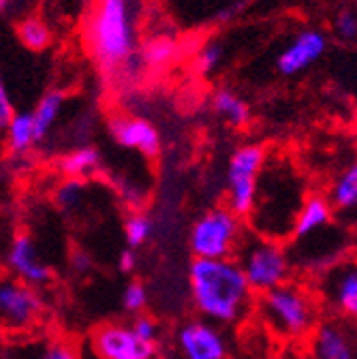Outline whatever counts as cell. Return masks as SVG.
<instances>
[{
    "instance_id": "cell-30",
    "label": "cell",
    "mask_w": 357,
    "mask_h": 359,
    "mask_svg": "<svg viewBox=\"0 0 357 359\" xmlns=\"http://www.w3.org/2000/svg\"><path fill=\"white\" fill-rule=\"evenodd\" d=\"M130 330H133V334H135L140 340H144V342H152V344H154L156 334H159V325L154 323V319L144 317V314H140V317L130 323Z\"/></svg>"
},
{
    "instance_id": "cell-32",
    "label": "cell",
    "mask_w": 357,
    "mask_h": 359,
    "mask_svg": "<svg viewBox=\"0 0 357 359\" xmlns=\"http://www.w3.org/2000/svg\"><path fill=\"white\" fill-rule=\"evenodd\" d=\"M118 265H120V272H124V274L135 272V267H137V257H135V252H133V248L122 250Z\"/></svg>"
},
{
    "instance_id": "cell-24",
    "label": "cell",
    "mask_w": 357,
    "mask_h": 359,
    "mask_svg": "<svg viewBox=\"0 0 357 359\" xmlns=\"http://www.w3.org/2000/svg\"><path fill=\"white\" fill-rule=\"evenodd\" d=\"M154 231V222L148 214H142V212H135L130 214L124 222V238H126V244L128 248H140L144 246L150 236Z\"/></svg>"
},
{
    "instance_id": "cell-9",
    "label": "cell",
    "mask_w": 357,
    "mask_h": 359,
    "mask_svg": "<svg viewBox=\"0 0 357 359\" xmlns=\"http://www.w3.org/2000/svg\"><path fill=\"white\" fill-rule=\"evenodd\" d=\"M319 295L340 319L357 314V267L353 259H342L319 274Z\"/></svg>"
},
{
    "instance_id": "cell-16",
    "label": "cell",
    "mask_w": 357,
    "mask_h": 359,
    "mask_svg": "<svg viewBox=\"0 0 357 359\" xmlns=\"http://www.w3.org/2000/svg\"><path fill=\"white\" fill-rule=\"evenodd\" d=\"M336 220V212L332 210L328 197L321 195H310L302 201L295 220H293V229L289 240H297L304 238L317 229H323L328 224H332Z\"/></svg>"
},
{
    "instance_id": "cell-34",
    "label": "cell",
    "mask_w": 357,
    "mask_h": 359,
    "mask_svg": "<svg viewBox=\"0 0 357 359\" xmlns=\"http://www.w3.org/2000/svg\"><path fill=\"white\" fill-rule=\"evenodd\" d=\"M73 265L77 272H86L88 267H90V257H86V255H75L73 257Z\"/></svg>"
},
{
    "instance_id": "cell-2",
    "label": "cell",
    "mask_w": 357,
    "mask_h": 359,
    "mask_svg": "<svg viewBox=\"0 0 357 359\" xmlns=\"http://www.w3.org/2000/svg\"><path fill=\"white\" fill-rule=\"evenodd\" d=\"M195 308L210 323H236L252 304V291L236 259H195L189 267Z\"/></svg>"
},
{
    "instance_id": "cell-18",
    "label": "cell",
    "mask_w": 357,
    "mask_h": 359,
    "mask_svg": "<svg viewBox=\"0 0 357 359\" xmlns=\"http://www.w3.org/2000/svg\"><path fill=\"white\" fill-rule=\"evenodd\" d=\"M212 109L222 122H227L234 128H244L250 122L248 103L229 88L216 90L214 97H212Z\"/></svg>"
},
{
    "instance_id": "cell-7",
    "label": "cell",
    "mask_w": 357,
    "mask_h": 359,
    "mask_svg": "<svg viewBox=\"0 0 357 359\" xmlns=\"http://www.w3.org/2000/svg\"><path fill=\"white\" fill-rule=\"evenodd\" d=\"M265 167L263 146L248 144L238 148L227 167V208L240 218L248 216L257 195V180Z\"/></svg>"
},
{
    "instance_id": "cell-27",
    "label": "cell",
    "mask_w": 357,
    "mask_h": 359,
    "mask_svg": "<svg viewBox=\"0 0 357 359\" xmlns=\"http://www.w3.org/2000/svg\"><path fill=\"white\" fill-rule=\"evenodd\" d=\"M122 304L128 312H142L148 304V289L142 283H130L124 289Z\"/></svg>"
},
{
    "instance_id": "cell-17",
    "label": "cell",
    "mask_w": 357,
    "mask_h": 359,
    "mask_svg": "<svg viewBox=\"0 0 357 359\" xmlns=\"http://www.w3.org/2000/svg\"><path fill=\"white\" fill-rule=\"evenodd\" d=\"M62 107H65V95L60 93V90H50V93H46L39 99L36 107L30 111L36 144L46 140L50 135V130L56 126V122L62 114Z\"/></svg>"
},
{
    "instance_id": "cell-22",
    "label": "cell",
    "mask_w": 357,
    "mask_h": 359,
    "mask_svg": "<svg viewBox=\"0 0 357 359\" xmlns=\"http://www.w3.org/2000/svg\"><path fill=\"white\" fill-rule=\"evenodd\" d=\"M18 36L30 52H43L52 43L50 26L39 18H26L18 24Z\"/></svg>"
},
{
    "instance_id": "cell-28",
    "label": "cell",
    "mask_w": 357,
    "mask_h": 359,
    "mask_svg": "<svg viewBox=\"0 0 357 359\" xmlns=\"http://www.w3.org/2000/svg\"><path fill=\"white\" fill-rule=\"evenodd\" d=\"M334 30L342 41H355L357 36V15L353 9H342L334 20Z\"/></svg>"
},
{
    "instance_id": "cell-26",
    "label": "cell",
    "mask_w": 357,
    "mask_h": 359,
    "mask_svg": "<svg viewBox=\"0 0 357 359\" xmlns=\"http://www.w3.org/2000/svg\"><path fill=\"white\" fill-rule=\"evenodd\" d=\"M86 184L83 180H75V177H67L65 182L58 187L56 191V203L65 210H71L75 205H79L81 197H83Z\"/></svg>"
},
{
    "instance_id": "cell-31",
    "label": "cell",
    "mask_w": 357,
    "mask_h": 359,
    "mask_svg": "<svg viewBox=\"0 0 357 359\" xmlns=\"http://www.w3.org/2000/svg\"><path fill=\"white\" fill-rule=\"evenodd\" d=\"M15 114V107H13V99L9 95V88L3 79V75H0V130H5L7 124L11 122Z\"/></svg>"
},
{
    "instance_id": "cell-33",
    "label": "cell",
    "mask_w": 357,
    "mask_h": 359,
    "mask_svg": "<svg viewBox=\"0 0 357 359\" xmlns=\"http://www.w3.org/2000/svg\"><path fill=\"white\" fill-rule=\"evenodd\" d=\"M242 7H244V0H240V3H236L231 7H225V9L218 13V22H229V20L238 18V13L242 11Z\"/></svg>"
},
{
    "instance_id": "cell-11",
    "label": "cell",
    "mask_w": 357,
    "mask_h": 359,
    "mask_svg": "<svg viewBox=\"0 0 357 359\" xmlns=\"http://www.w3.org/2000/svg\"><path fill=\"white\" fill-rule=\"evenodd\" d=\"M328 52V36L317 28L299 30L276 58V71L283 77H295L317 65Z\"/></svg>"
},
{
    "instance_id": "cell-19",
    "label": "cell",
    "mask_w": 357,
    "mask_h": 359,
    "mask_svg": "<svg viewBox=\"0 0 357 359\" xmlns=\"http://www.w3.org/2000/svg\"><path fill=\"white\" fill-rule=\"evenodd\" d=\"M99 167H101V154L93 146L75 148L60 158V171L67 177H75V180H86L95 175Z\"/></svg>"
},
{
    "instance_id": "cell-1",
    "label": "cell",
    "mask_w": 357,
    "mask_h": 359,
    "mask_svg": "<svg viewBox=\"0 0 357 359\" xmlns=\"http://www.w3.org/2000/svg\"><path fill=\"white\" fill-rule=\"evenodd\" d=\"M86 43L105 77L130 73L137 60V0H97L88 18Z\"/></svg>"
},
{
    "instance_id": "cell-8",
    "label": "cell",
    "mask_w": 357,
    "mask_h": 359,
    "mask_svg": "<svg viewBox=\"0 0 357 359\" xmlns=\"http://www.w3.org/2000/svg\"><path fill=\"white\" fill-rule=\"evenodd\" d=\"M43 312L39 293L9 276H0V327L9 332H24L32 327Z\"/></svg>"
},
{
    "instance_id": "cell-12",
    "label": "cell",
    "mask_w": 357,
    "mask_h": 359,
    "mask_svg": "<svg viewBox=\"0 0 357 359\" xmlns=\"http://www.w3.org/2000/svg\"><path fill=\"white\" fill-rule=\"evenodd\" d=\"M177 348L184 359H227V340L210 321H191L177 330Z\"/></svg>"
},
{
    "instance_id": "cell-21",
    "label": "cell",
    "mask_w": 357,
    "mask_h": 359,
    "mask_svg": "<svg viewBox=\"0 0 357 359\" xmlns=\"http://www.w3.org/2000/svg\"><path fill=\"white\" fill-rule=\"evenodd\" d=\"M5 133H7V146L13 154H26L36 144L30 111H15Z\"/></svg>"
},
{
    "instance_id": "cell-14",
    "label": "cell",
    "mask_w": 357,
    "mask_h": 359,
    "mask_svg": "<svg viewBox=\"0 0 357 359\" xmlns=\"http://www.w3.org/2000/svg\"><path fill=\"white\" fill-rule=\"evenodd\" d=\"M109 133L118 146L135 150L146 158L161 154V135L156 126L137 116H116L109 120Z\"/></svg>"
},
{
    "instance_id": "cell-13",
    "label": "cell",
    "mask_w": 357,
    "mask_h": 359,
    "mask_svg": "<svg viewBox=\"0 0 357 359\" xmlns=\"http://www.w3.org/2000/svg\"><path fill=\"white\" fill-rule=\"evenodd\" d=\"M312 359H355V336L351 323L344 319H330L317 323L310 332Z\"/></svg>"
},
{
    "instance_id": "cell-20",
    "label": "cell",
    "mask_w": 357,
    "mask_h": 359,
    "mask_svg": "<svg viewBox=\"0 0 357 359\" xmlns=\"http://www.w3.org/2000/svg\"><path fill=\"white\" fill-rule=\"evenodd\" d=\"M330 205L334 212L340 214H353L357 208V167L351 165L346 167L332 184L330 197H328Z\"/></svg>"
},
{
    "instance_id": "cell-3",
    "label": "cell",
    "mask_w": 357,
    "mask_h": 359,
    "mask_svg": "<svg viewBox=\"0 0 357 359\" xmlns=\"http://www.w3.org/2000/svg\"><path fill=\"white\" fill-rule=\"evenodd\" d=\"M259 317L263 325L281 338H304L319 323V302L315 293L297 283H285L261 293Z\"/></svg>"
},
{
    "instance_id": "cell-23",
    "label": "cell",
    "mask_w": 357,
    "mask_h": 359,
    "mask_svg": "<svg viewBox=\"0 0 357 359\" xmlns=\"http://www.w3.org/2000/svg\"><path fill=\"white\" fill-rule=\"evenodd\" d=\"M177 54V45L173 39L169 36H156V39H150L144 50L140 54V60L148 67H163V65H169Z\"/></svg>"
},
{
    "instance_id": "cell-4",
    "label": "cell",
    "mask_w": 357,
    "mask_h": 359,
    "mask_svg": "<svg viewBox=\"0 0 357 359\" xmlns=\"http://www.w3.org/2000/svg\"><path fill=\"white\" fill-rule=\"evenodd\" d=\"M236 255V263L240 265L252 293H267L289 283L291 263L283 242L252 233V238L240 240Z\"/></svg>"
},
{
    "instance_id": "cell-6",
    "label": "cell",
    "mask_w": 357,
    "mask_h": 359,
    "mask_svg": "<svg viewBox=\"0 0 357 359\" xmlns=\"http://www.w3.org/2000/svg\"><path fill=\"white\" fill-rule=\"evenodd\" d=\"M285 248H287L291 269L297 267L302 272L321 274L323 269L344 259L346 248H349V236H346V229L336 224L334 220L323 229H317L297 240H289Z\"/></svg>"
},
{
    "instance_id": "cell-29",
    "label": "cell",
    "mask_w": 357,
    "mask_h": 359,
    "mask_svg": "<svg viewBox=\"0 0 357 359\" xmlns=\"http://www.w3.org/2000/svg\"><path fill=\"white\" fill-rule=\"evenodd\" d=\"M34 359H79L77 351L62 340H54L46 346L39 348V355Z\"/></svg>"
},
{
    "instance_id": "cell-25",
    "label": "cell",
    "mask_w": 357,
    "mask_h": 359,
    "mask_svg": "<svg viewBox=\"0 0 357 359\" xmlns=\"http://www.w3.org/2000/svg\"><path fill=\"white\" fill-rule=\"evenodd\" d=\"M222 58H225V48H222V43L208 41L195 58V69L201 75H212L222 65Z\"/></svg>"
},
{
    "instance_id": "cell-5",
    "label": "cell",
    "mask_w": 357,
    "mask_h": 359,
    "mask_svg": "<svg viewBox=\"0 0 357 359\" xmlns=\"http://www.w3.org/2000/svg\"><path fill=\"white\" fill-rule=\"evenodd\" d=\"M242 218L229 208H212L191 227L189 246L195 259H231L242 240Z\"/></svg>"
},
{
    "instance_id": "cell-15",
    "label": "cell",
    "mask_w": 357,
    "mask_h": 359,
    "mask_svg": "<svg viewBox=\"0 0 357 359\" xmlns=\"http://www.w3.org/2000/svg\"><path fill=\"white\" fill-rule=\"evenodd\" d=\"M7 263L11 267L13 276L30 287H41L52 280V269L43 261L30 236H18L13 240L9 255H7Z\"/></svg>"
},
{
    "instance_id": "cell-35",
    "label": "cell",
    "mask_w": 357,
    "mask_h": 359,
    "mask_svg": "<svg viewBox=\"0 0 357 359\" xmlns=\"http://www.w3.org/2000/svg\"><path fill=\"white\" fill-rule=\"evenodd\" d=\"M11 3H13V0H0V15H3L11 7Z\"/></svg>"
},
{
    "instance_id": "cell-10",
    "label": "cell",
    "mask_w": 357,
    "mask_h": 359,
    "mask_svg": "<svg viewBox=\"0 0 357 359\" xmlns=\"http://www.w3.org/2000/svg\"><path fill=\"white\" fill-rule=\"evenodd\" d=\"M93 348L101 359H152L156 346L140 340L130 325L107 323L93 336Z\"/></svg>"
}]
</instances>
